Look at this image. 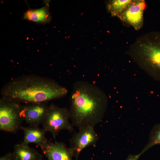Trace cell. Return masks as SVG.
Wrapping results in <instances>:
<instances>
[{
    "instance_id": "6da1fadb",
    "label": "cell",
    "mask_w": 160,
    "mask_h": 160,
    "mask_svg": "<svg viewBox=\"0 0 160 160\" xmlns=\"http://www.w3.org/2000/svg\"><path fill=\"white\" fill-rule=\"evenodd\" d=\"M69 110L70 119L79 129L94 127L101 122L107 105L103 92L95 85L84 81L75 82L73 86Z\"/></svg>"
},
{
    "instance_id": "7a4b0ae2",
    "label": "cell",
    "mask_w": 160,
    "mask_h": 160,
    "mask_svg": "<svg viewBox=\"0 0 160 160\" xmlns=\"http://www.w3.org/2000/svg\"><path fill=\"white\" fill-rule=\"evenodd\" d=\"M67 89L53 80L35 75H24L7 82L1 91L2 97L28 104L46 102L62 97Z\"/></svg>"
},
{
    "instance_id": "3957f363",
    "label": "cell",
    "mask_w": 160,
    "mask_h": 160,
    "mask_svg": "<svg viewBox=\"0 0 160 160\" xmlns=\"http://www.w3.org/2000/svg\"><path fill=\"white\" fill-rule=\"evenodd\" d=\"M23 105L20 103L3 97L0 99V130L13 133L21 129L24 121Z\"/></svg>"
},
{
    "instance_id": "277c9868",
    "label": "cell",
    "mask_w": 160,
    "mask_h": 160,
    "mask_svg": "<svg viewBox=\"0 0 160 160\" xmlns=\"http://www.w3.org/2000/svg\"><path fill=\"white\" fill-rule=\"evenodd\" d=\"M133 47L150 66L160 71V32H151L137 41Z\"/></svg>"
},
{
    "instance_id": "5b68a950",
    "label": "cell",
    "mask_w": 160,
    "mask_h": 160,
    "mask_svg": "<svg viewBox=\"0 0 160 160\" xmlns=\"http://www.w3.org/2000/svg\"><path fill=\"white\" fill-rule=\"evenodd\" d=\"M69 110L54 104L48 106L45 117L42 124L43 129L50 132L55 139L60 131L64 129L74 132L73 126L69 121Z\"/></svg>"
},
{
    "instance_id": "8992f818",
    "label": "cell",
    "mask_w": 160,
    "mask_h": 160,
    "mask_svg": "<svg viewBox=\"0 0 160 160\" xmlns=\"http://www.w3.org/2000/svg\"><path fill=\"white\" fill-rule=\"evenodd\" d=\"M99 139L94 127L88 126L79 129L69 140V149L76 160H78L81 151L85 148L95 144Z\"/></svg>"
},
{
    "instance_id": "52a82bcc",
    "label": "cell",
    "mask_w": 160,
    "mask_h": 160,
    "mask_svg": "<svg viewBox=\"0 0 160 160\" xmlns=\"http://www.w3.org/2000/svg\"><path fill=\"white\" fill-rule=\"evenodd\" d=\"M145 7L144 0H132L117 17L123 21L132 25L135 30H139L143 24V13Z\"/></svg>"
},
{
    "instance_id": "ba28073f",
    "label": "cell",
    "mask_w": 160,
    "mask_h": 160,
    "mask_svg": "<svg viewBox=\"0 0 160 160\" xmlns=\"http://www.w3.org/2000/svg\"><path fill=\"white\" fill-rule=\"evenodd\" d=\"M48 106L46 102L28 104L23 105L24 121L29 126L42 124L46 116Z\"/></svg>"
},
{
    "instance_id": "9c48e42d",
    "label": "cell",
    "mask_w": 160,
    "mask_h": 160,
    "mask_svg": "<svg viewBox=\"0 0 160 160\" xmlns=\"http://www.w3.org/2000/svg\"><path fill=\"white\" fill-rule=\"evenodd\" d=\"M41 149L48 160H73L72 153L63 142L49 140Z\"/></svg>"
},
{
    "instance_id": "30bf717a",
    "label": "cell",
    "mask_w": 160,
    "mask_h": 160,
    "mask_svg": "<svg viewBox=\"0 0 160 160\" xmlns=\"http://www.w3.org/2000/svg\"><path fill=\"white\" fill-rule=\"evenodd\" d=\"M21 129L24 132L23 140L21 143L24 144L28 145L30 143H33L41 149L49 141L45 135L47 132L43 128H39L37 126H22Z\"/></svg>"
},
{
    "instance_id": "8fae6325",
    "label": "cell",
    "mask_w": 160,
    "mask_h": 160,
    "mask_svg": "<svg viewBox=\"0 0 160 160\" xmlns=\"http://www.w3.org/2000/svg\"><path fill=\"white\" fill-rule=\"evenodd\" d=\"M45 5L37 9L29 8L23 14V18L39 24H45L49 23L52 17L49 10V2L45 1Z\"/></svg>"
},
{
    "instance_id": "7c38bea8",
    "label": "cell",
    "mask_w": 160,
    "mask_h": 160,
    "mask_svg": "<svg viewBox=\"0 0 160 160\" xmlns=\"http://www.w3.org/2000/svg\"><path fill=\"white\" fill-rule=\"evenodd\" d=\"M12 156L13 160H42L43 157L35 149L22 143L15 145Z\"/></svg>"
},
{
    "instance_id": "4fadbf2b",
    "label": "cell",
    "mask_w": 160,
    "mask_h": 160,
    "mask_svg": "<svg viewBox=\"0 0 160 160\" xmlns=\"http://www.w3.org/2000/svg\"><path fill=\"white\" fill-rule=\"evenodd\" d=\"M160 144V124L155 125L150 132L148 142L140 153L141 155L155 145Z\"/></svg>"
},
{
    "instance_id": "5bb4252c",
    "label": "cell",
    "mask_w": 160,
    "mask_h": 160,
    "mask_svg": "<svg viewBox=\"0 0 160 160\" xmlns=\"http://www.w3.org/2000/svg\"><path fill=\"white\" fill-rule=\"evenodd\" d=\"M132 1V0H112L108 4V8L112 16H117Z\"/></svg>"
},
{
    "instance_id": "9a60e30c",
    "label": "cell",
    "mask_w": 160,
    "mask_h": 160,
    "mask_svg": "<svg viewBox=\"0 0 160 160\" xmlns=\"http://www.w3.org/2000/svg\"><path fill=\"white\" fill-rule=\"evenodd\" d=\"M141 155L140 153L138 154H130L128 156L126 160H138Z\"/></svg>"
},
{
    "instance_id": "2e32d148",
    "label": "cell",
    "mask_w": 160,
    "mask_h": 160,
    "mask_svg": "<svg viewBox=\"0 0 160 160\" xmlns=\"http://www.w3.org/2000/svg\"><path fill=\"white\" fill-rule=\"evenodd\" d=\"M0 160H13L12 156V153H8L0 157Z\"/></svg>"
}]
</instances>
